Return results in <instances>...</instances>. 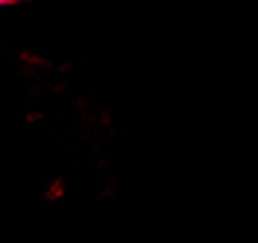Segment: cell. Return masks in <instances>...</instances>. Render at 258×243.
Returning <instances> with one entry per match:
<instances>
[{"label": "cell", "instance_id": "cell-1", "mask_svg": "<svg viewBox=\"0 0 258 243\" xmlns=\"http://www.w3.org/2000/svg\"><path fill=\"white\" fill-rule=\"evenodd\" d=\"M26 2H33V0H0L2 6H10V4H26Z\"/></svg>", "mask_w": 258, "mask_h": 243}, {"label": "cell", "instance_id": "cell-2", "mask_svg": "<svg viewBox=\"0 0 258 243\" xmlns=\"http://www.w3.org/2000/svg\"><path fill=\"white\" fill-rule=\"evenodd\" d=\"M0 8H4V6H2V4H0Z\"/></svg>", "mask_w": 258, "mask_h": 243}]
</instances>
